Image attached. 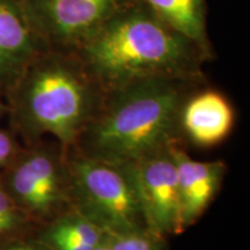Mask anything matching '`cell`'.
I'll list each match as a JSON object with an SVG mask.
<instances>
[{
	"label": "cell",
	"instance_id": "obj_4",
	"mask_svg": "<svg viewBox=\"0 0 250 250\" xmlns=\"http://www.w3.org/2000/svg\"><path fill=\"white\" fill-rule=\"evenodd\" d=\"M0 182L37 228L73 210L68 149L56 140L23 145L0 171Z\"/></svg>",
	"mask_w": 250,
	"mask_h": 250
},
{
	"label": "cell",
	"instance_id": "obj_18",
	"mask_svg": "<svg viewBox=\"0 0 250 250\" xmlns=\"http://www.w3.org/2000/svg\"><path fill=\"white\" fill-rule=\"evenodd\" d=\"M94 250H115V249L112 248V246L110 245V242H109V240L107 237V234H105L104 239L102 240V242L100 243V245L96 247V248Z\"/></svg>",
	"mask_w": 250,
	"mask_h": 250
},
{
	"label": "cell",
	"instance_id": "obj_10",
	"mask_svg": "<svg viewBox=\"0 0 250 250\" xmlns=\"http://www.w3.org/2000/svg\"><path fill=\"white\" fill-rule=\"evenodd\" d=\"M179 179L184 230L198 221L213 202L227 173L224 161H196L182 145L171 147Z\"/></svg>",
	"mask_w": 250,
	"mask_h": 250
},
{
	"label": "cell",
	"instance_id": "obj_7",
	"mask_svg": "<svg viewBox=\"0 0 250 250\" xmlns=\"http://www.w3.org/2000/svg\"><path fill=\"white\" fill-rule=\"evenodd\" d=\"M126 167L149 232L161 239L183 233L179 179L171 147Z\"/></svg>",
	"mask_w": 250,
	"mask_h": 250
},
{
	"label": "cell",
	"instance_id": "obj_16",
	"mask_svg": "<svg viewBox=\"0 0 250 250\" xmlns=\"http://www.w3.org/2000/svg\"><path fill=\"white\" fill-rule=\"evenodd\" d=\"M0 250H49L44 245L37 241L34 236L24 237V239L15 240L13 242H9Z\"/></svg>",
	"mask_w": 250,
	"mask_h": 250
},
{
	"label": "cell",
	"instance_id": "obj_3",
	"mask_svg": "<svg viewBox=\"0 0 250 250\" xmlns=\"http://www.w3.org/2000/svg\"><path fill=\"white\" fill-rule=\"evenodd\" d=\"M104 95L76 52L45 49L6 93L9 129L22 145L50 134L71 149Z\"/></svg>",
	"mask_w": 250,
	"mask_h": 250
},
{
	"label": "cell",
	"instance_id": "obj_5",
	"mask_svg": "<svg viewBox=\"0 0 250 250\" xmlns=\"http://www.w3.org/2000/svg\"><path fill=\"white\" fill-rule=\"evenodd\" d=\"M72 208L108 235L147 229L126 166L93 160L68 149Z\"/></svg>",
	"mask_w": 250,
	"mask_h": 250
},
{
	"label": "cell",
	"instance_id": "obj_12",
	"mask_svg": "<svg viewBox=\"0 0 250 250\" xmlns=\"http://www.w3.org/2000/svg\"><path fill=\"white\" fill-rule=\"evenodd\" d=\"M166 23L192 41L208 58L213 48L208 39L205 0H144Z\"/></svg>",
	"mask_w": 250,
	"mask_h": 250
},
{
	"label": "cell",
	"instance_id": "obj_2",
	"mask_svg": "<svg viewBox=\"0 0 250 250\" xmlns=\"http://www.w3.org/2000/svg\"><path fill=\"white\" fill-rule=\"evenodd\" d=\"M206 83L158 78L105 92L101 107L71 149L93 160L126 166L182 145L183 102Z\"/></svg>",
	"mask_w": 250,
	"mask_h": 250
},
{
	"label": "cell",
	"instance_id": "obj_17",
	"mask_svg": "<svg viewBox=\"0 0 250 250\" xmlns=\"http://www.w3.org/2000/svg\"><path fill=\"white\" fill-rule=\"evenodd\" d=\"M8 108H7V103H6V99L5 95L0 92V118L5 115H7Z\"/></svg>",
	"mask_w": 250,
	"mask_h": 250
},
{
	"label": "cell",
	"instance_id": "obj_8",
	"mask_svg": "<svg viewBox=\"0 0 250 250\" xmlns=\"http://www.w3.org/2000/svg\"><path fill=\"white\" fill-rule=\"evenodd\" d=\"M180 123L184 140L198 147H214L232 133L235 110L224 93L208 87L206 83L184 100Z\"/></svg>",
	"mask_w": 250,
	"mask_h": 250
},
{
	"label": "cell",
	"instance_id": "obj_1",
	"mask_svg": "<svg viewBox=\"0 0 250 250\" xmlns=\"http://www.w3.org/2000/svg\"><path fill=\"white\" fill-rule=\"evenodd\" d=\"M76 54L104 93L146 79L204 80L211 61L144 0L120 9Z\"/></svg>",
	"mask_w": 250,
	"mask_h": 250
},
{
	"label": "cell",
	"instance_id": "obj_15",
	"mask_svg": "<svg viewBox=\"0 0 250 250\" xmlns=\"http://www.w3.org/2000/svg\"><path fill=\"white\" fill-rule=\"evenodd\" d=\"M22 147V143L13 131L0 129V171L14 160Z\"/></svg>",
	"mask_w": 250,
	"mask_h": 250
},
{
	"label": "cell",
	"instance_id": "obj_14",
	"mask_svg": "<svg viewBox=\"0 0 250 250\" xmlns=\"http://www.w3.org/2000/svg\"><path fill=\"white\" fill-rule=\"evenodd\" d=\"M107 237L115 250H165V239L154 235L146 228L111 235L107 234Z\"/></svg>",
	"mask_w": 250,
	"mask_h": 250
},
{
	"label": "cell",
	"instance_id": "obj_6",
	"mask_svg": "<svg viewBox=\"0 0 250 250\" xmlns=\"http://www.w3.org/2000/svg\"><path fill=\"white\" fill-rule=\"evenodd\" d=\"M30 30L48 50L76 52L133 0H20Z\"/></svg>",
	"mask_w": 250,
	"mask_h": 250
},
{
	"label": "cell",
	"instance_id": "obj_11",
	"mask_svg": "<svg viewBox=\"0 0 250 250\" xmlns=\"http://www.w3.org/2000/svg\"><path fill=\"white\" fill-rule=\"evenodd\" d=\"M49 250H94L105 233L76 210L37 228L33 235Z\"/></svg>",
	"mask_w": 250,
	"mask_h": 250
},
{
	"label": "cell",
	"instance_id": "obj_9",
	"mask_svg": "<svg viewBox=\"0 0 250 250\" xmlns=\"http://www.w3.org/2000/svg\"><path fill=\"white\" fill-rule=\"evenodd\" d=\"M43 50L28 26L20 0H0V92L6 95Z\"/></svg>",
	"mask_w": 250,
	"mask_h": 250
},
{
	"label": "cell",
	"instance_id": "obj_19",
	"mask_svg": "<svg viewBox=\"0 0 250 250\" xmlns=\"http://www.w3.org/2000/svg\"><path fill=\"white\" fill-rule=\"evenodd\" d=\"M0 248H1V245H0Z\"/></svg>",
	"mask_w": 250,
	"mask_h": 250
},
{
	"label": "cell",
	"instance_id": "obj_13",
	"mask_svg": "<svg viewBox=\"0 0 250 250\" xmlns=\"http://www.w3.org/2000/svg\"><path fill=\"white\" fill-rule=\"evenodd\" d=\"M37 226L9 197L0 182V245L33 236Z\"/></svg>",
	"mask_w": 250,
	"mask_h": 250
}]
</instances>
